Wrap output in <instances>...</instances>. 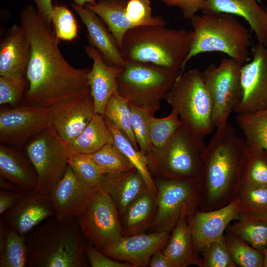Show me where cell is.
Wrapping results in <instances>:
<instances>
[{
  "label": "cell",
  "mask_w": 267,
  "mask_h": 267,
  "mask_svg": "<svg viewBox=\"0 0 267 267\" xmlns=\"http://www.w3.org/2000/svg\"><path fill=\"white\" fill-rule=\"evenodd\" d=\"M19 17L31 45L25 75L29 88L23 105L49 108L59 102L90 93L87 75L91 68H75L66 60L58 39L36 7L25 5Z\"/></svg>",
  "instance_id": "1"
},
{
  "label": "cell",
  "mask_w": 267,
  "mask_h": 267,
  "mask_svg": "<svg viewBox=\"0 0 267 267\" xmlns=\"http://www.w3.org/2000/svg\"><path fill=\"white\" fill-rule=\"evenodd\" d=\"M246 145L228 123L217 129L203 154L201 211L217 209L234 200Z\"/></svg>",
  "instance_id": "2"
},
{
  "label": "cell",
  "mask_w": 267,
  "mask_h": 267,
  "mask_svg": "<svg viewBox=\"0 0 267 267\" xmlns=\"http://www.w3.org/2000/svg\"><path fill=\"white\" fill-rule=\"evenodd\" d=\"M26 267H87L86 239L77 217L59 220L55 216L25 235Z\"/></svg>",
  "instance_id": "3"
},
{
  "label": "cell",
  "mask_w": 267,
  "mask_h": 267,
  "mask_svg": "<svg viewBox=\"0 0 267 267\" xmlns=\"http://www.w3.org/2000/svg\"><path fill=\"white\" fill-rule=\"evenodd\" d=\"M192 32L161 25L130 29L120 48L125 62L150 64L174 71L182 70L189 52Z\"/></svg>",
  "instance_id": "4"
},
{
  "label": "cell",
  "mask_w": 267,
  "mask_h": 267,
  "mask_svg": "<svg viewBox=\"0 0 267 267\" xmlns=\"http://www.w3.org/2000/svg\"><path fill=\"white\" fill-rule=\"evenodd\" d=\"M190 22L192 41L183 71L192 57L204 52H223L242 65L249 60L251 37L235 15L226 13L196 14Z\"/></svg>",
  "instance_id": "5"
},
{
  "label": "cell",
  "mask_w": 267,
  "mask_h": 267,
  "mask_svg": "<svg viewBox=\"0 0 267 267\" xmlns=\"http://www.w3.org/2000/svg\"><path fill=\"white\" fill-rule=\"evenodd\" d=\"M205 146L181 124L163 147L146 155L153 179H201Z\"/></svg>",
  "instance_id": "6"
},
{
  "label": "cell",
  "mask_w": 267,
  "mask_h": 267,
  "mask_svg": "<svg viewBox=\"0 0 267 267\" xmlns=\"http://www.w3.org/2000/svg\"><path fill=\"white\" fill-rule=\"evenodd\" d=\"M187 130L198 139L214 129L213 104L205 83L203 73L193 68L183 72L165 97Z\"/></svg>",
  "instance_id": "7"
},
{
  "label": "cell",
  "mask_w": 267,
  "mask_h": 267,
  "mask_svg": "<svg viewBox=\"0 0 267 267\" xmlns=\"http://www.w3.org/2000/svg\"><path fill=\"white\" fill-rule=\"evenodd\" d=\"M183 72L150 64L126 62L117 78L118 93L129 103L154 115Z\"/></svg>",
  "instance_id": "8"
},
{
  "label": "cell",
  "mask_w": 267,
  "mask_h": 267,
  "mask_svg": "<svg viewBox=\"0 0 267 267\" xmlns=\"http://www.w3.org/2000/svg\"><path fill=\"white\" fill-rule=\"evenodd\" d=\"M26 152L37 173L39 190L50 193L63 177L73 152L52 126L36 135L28 144Z\"/></svg>",
  "instance_id": "9"
},
{
  "label": "cell",
  "mask_w": 267,
  "mask_h": 267,
  "mask_svg": "<svg viewBox=\"0 0 267 267\" xmlns=\"http://www.w3.org/2000/svg\"><path fill=\"white\" fill-rule=\"evenodd\" d=\"M242 65L231 58H223L218 66L211 64L203 71L213 104L214 129L221 128L227 123L228 117L241 101Z\"/></svg>",
  "instance_id": "10"
},
{
  "label": "cell",
  "mask_w": 267,
  "mask_h": 267,
  "mask_svg": "<svg viewBox=\"0 0 267 267\" xmlns=\"http://www.w3.org/2000/svg\"><path fill=\"white\" fill-rule=\"evenodd\" d=\"M157 188V210L150 232H172L187 204L197 210L201 194V179H153Z\"/></svg>",
  "instance_id": "11"
},
{
  "label": "cell",
  "mask_w": 267,
  "mask_h": 267,
  "mask_svg": "<svg viewBox=\"0 0 267 267\" xmlns=\"http://www.w3.org/2000/svg\"><path fill=\"white\" fill-rule=\"evenodd\" d=\"M77 218L86 240L102 251L122 237L118 211L110 195L99 188L91 201Z\"/></svg>",
  "instance_id": "12"
},
{
  "label": "cell",
  "mask_w": 267,
  "mask_h": 267,
  "mask_svg": "<svg viewBox=\"0 0 267 267\" xmlns=\"http://www.w3.org/2000/svg\"><path fill=\"white\" fill-rule=\"evenodd\" d=\"M52 126L49 108L24 105L0 111V140L20 145Z\"/></svg>",
  "instance_id": "13"
},
{
  "label": "cell",
  "mask_w": 267,
  "mask_h": 267,
  "mask_svg": "<svg viewBox=\"0 0 267 267\" xmlns=\"http://www.w3.org/2000/svg\"><path fill=\"white\" fill-rule=\"evenodd\" d=\"M251 62L242 65V95L234 112L253 113L267 108V48L258 43L252 49Z\"/></svg>",
  "instance_id": "14"
},
{
  "label": "cell",
  "mask_w": 267,
  "mask_h": 267,
  "mask_svg": "<svg viewBox=\"0 0 267 267\" xmlns=\"http://www.w3.org/2000/svg\"><path fill=\"white\" fill-rule=\"evenodd\" d=\"M240 214L238 201L235 199L220 208L196 210L187 217L195 251L201 252L211 243L224 236V231L230 223Z\"/></svg>",
  "instance_id": "15"
},
{
  "label": "cell",
  "mask_w": 267,
  "mask_h": 267,
  "mask_svg": "<svg viewBox=\"0 0 267 267\" xmlns=\"http://www.w3.org/2000/svg\"><path fill=\"white\" fill-rule=\"evenodd\" d=\"M171 232L154 231L122 236L117 242L101 251L110 258L130 263L133 267L149 266L153 254L167 245Z\"/></svg>",
  "instance_id": "16"
},
{
  "label": "cell",
  "mask_w": 267,
  "mask_h": 267,
  "mask_svg": "<svg viewBox=\"0 0 267 267\" xmlns=\"http://www.w3.org/2000/svg\"><path fill=\"white\" fill-rule=\"evenodd\" d=\"M21 200L0 215V222L26 235L44 220L55 215L50 193L39 190L23 193Z\"/></svg>",
  "instance_id": "17"
},
{
  "label": "cell",
  "mask_w": 267,
  "mask_h": 267,
  "mask_svg": "<svg viewBox=\"0 0 267 267\" xmlns=\"http://www.w3.org/2000/svg\"><path fill=\"white\" fill-rule=\"evenodd\" d=\"M99 188L82 181L68 165L63 177L50 192L55 208V217L61 220L78 217L87 207Z\"/></svg>",
  "instance_id": "18"
},
{
  "label": "cell",
  "mask_w": 267,
  "mask_h": 267,
  "mask_svg": "<svg viewBox=\"0 0 267 267\" xmlns=\"http://www.w3.org/2000/svg\"><path fill=\"white\" fill-rule=\"evenodd\" d=\"M52 117V127L66 143L76 138L95 114L90 93L65 100L49 108Z\"/></svg>",
  "instance_id": "19"
},
{
  "label": "cell",
  "mask_w": 267,
  "mask_h": 267,
  "mask_svg": "<svg viewBox=\"0 0 267 267\" xmlns=\"http://www.w3.org/2000/svg\"><path fill=\"white\" fill-rule=\"evenodd\" d=\"M85 51L92 62L87 75L90 94L93 98L95 113L103 116L106 105L110 97L119 93L117 78L123 67L107 64L93 47L86 46Z\"/></svg>",
  "instance_id": "20"
},
{
  "label": "cell",
  "mask_w": 267,
  "mask_h": 267,
  "mask_svg": "<svg viewBox=\"0 0 267 267\" xmlns=\"http://www.w3.org/2000/svg\"><path fill=\"white\" fill-rule=\"evenodd\" d=\"M71 6L87 28L89 45L97 50L107 64L124 66L126 62L116 40L102 20L85 6L74 2Z\"/></svg>",
  "instance_id": "21"
},
{
  "label": "cell",
  "mask_w": 267,
  "mask_h": 267,
  "mask_svg": "<svg viewBox=\"0 0 267 267\" xmlns=\"http://www.w3.org/2000/svg\"><path fill=\"white\" fill-rule=\"evenodd\" d=\"M203 14L226 13L243 18L254 32L258 43L267 46V11L257 0H206Z\"/></svg>",
  "instance_id": "22"
},
{
  "label": "cell",
  "mask_w": 267,
  "mask_h": 267,
  "mask_svg": "<svg viewBox=\"0 0 267 267\" xmlns=\"http://www.w3.org/2000/svg\"><path fill=\"white\" fill-rule=\"evenodd\" d=\"M30 54L31 45L23 29L13 25L0 43V76L25 75Z\"/></svg>",
  "instance_id": "23"
},
{
  "label": "cell",
  "mask_w": 267,
  "mask_h": 267,
  "mask_svg": "<svg viewBox=\"0 0 267 267\" xmlns=\"http://www.w3.org/2000/svg\"><path fill=\"white\" fill-rule=\"evenodd\" d=\"M193 212L187 204L183 206L180 217L172 231L169 240L162 250L175 267L195 265L203 267L202 259L195 250L187 216Z\"/></svg>",
  "instance_id": "24"
},
{
  "label": "cell",
  "mask_w": 267,
  "mask_h": 267,
  "mask_svg": "<svg viewBox=\"0 0 267 267\" xmlns=\"http://www.w3.org/2000/svg\"><path fill=\"white\" fill-rule=\"evenodd\" d=\"M147 186L139 172L134 168L118 174H104L101 188L113 200L120 215Z\"/></svg>",
  "instance_id": "25"
},
{
  "label": "cell",
  "mask_w": 267,
  "mask_h": 267,
  "mask_svg": "<svg viewBox=\"0 0 267 267\" xmlns=\"http://www.w3.org/2000/svg\"><path fill=\"white\" fill-rule=\"evenodd\" d=\"M0 175L13 183L22 193L39 190L37 173L29 160L3 145L0 146Z\"/></svg>",
  "instance_id": "26"
},
{
  "label": "cell",
  "mask_w": 267,
  "mask_h": 267,
  "mask_svg": "<svg viewBox=\"0 0 267 267\" xmlns=\"http://www.w3.org/2000/svg\"><path fill=\"white\" fill-rule=\"evenodd\" d=\"M156 210V197L147 188L131 203L121 216L122 236L143 233L149 229L155 219Z\"/></svg>",
  "instance_id": "27"
},
{
  "label": "cell",
  "mask_w": 267,
  "mask_h": 267,
  "mask_svg": "<svg viewBox=\"0 0 267 267\" xmlns=\"http://www.w3.org/2000/svg\"><path fill=\"white\" fill-rule=\"evenodd\" d=\"M128 0H99L84 6L95 13L105 23L114 36L119 48L125 34L136 27L127 17L125 8Z\"/></svg>",
  "instance_id": "28"
},
{
  "label": "cell",
  "mask_w": 267,
  "mask_h": 267,
  "mask_svg": "<svg viewBox=\"0 0 267 267\" xmlns=\"http://www.w3.org/2000/svg\"><path fill=\"white\" fill-rule=\"evenodd\" d=\"M67 143L74 153L89 154L107 144L113 143V139L103 116L95 113L81 134Z\"/></svg>",
  "instance_id": "29"
},
{
  "label": "cell",
  "mask_w": 267,
  "mask_h": 267,
  "mask_svg": "<svg viewBox=\"0 0 267 267\" xmlns=\"http://www.w3.org/2000/svg\"><path fill=\"white\" fill-rule=\"evenodd\" d=\"M246 145L239 187H267V151L257 144Z\"/></svg>",
  "instance_id": "30"
},
{
  "label": "cell",
  "mask_w": 267,
  "mask_h": 267,
  "mask_svg": "<svg viewBox=\"0 0 267 267\" xmlns=\"http://www.w3.org/2000/svg\"><path fill=\"white\" fill-rule=\"evenodd\" d=\"M226 230L259 251L267 247V216L240 213Z\"/></svg>",
  "instance_id": "31"
},
{
  "label": "cell",
  "mask_w": 267,
  "mask_h": 267,
  "mask_svg": "<svg viewBox=\"0 0 267 267\" xmlns=\"http://www.w3.org/2000/svg\"><path fill=\"white\" fill-rule=\"evenodd\" d=\"M25 235L0 222V267H26Z\"/></svg>",
  "instance_id": "32"
},
{
  "label": "cell",
  "mask_w": 267,
  "mask_h": 267,
  "mask_svg": "<svg viewBox=\"0 0 267 267\" xmlns=\"http://www.w3.org/2000/svg\"><path fill=\"white\" fill-rule=\"evenodd\" d=\"M104 118L112 135L114 145L139 172L148 188L156 197L157 188L148 168L146 155L143 154L140 150L135 148L128 138L119 129L107 119Z\"/></svg>",
  "instance_id": "33"
},
{
  "label": "cell",
  "mask_w": 267,
  "mask_h": 267,
  "mask_svg": "<svg viewBox=\"0 0 267 267\" xmlns=\"http://www.w3.org/2000/svg\"><path fill=\"white\" fill-rule=\"evenodd\" d=\"M103 116L125 134L135 148L139 150L132 129L130 103L126 99L119 93L112 95L106 105Z\"/></svg>",
  "instance_id": "34"
},
{
  "label": "cell",
  "mask_w": 267,
  "mask_h": 267,
  "mask_svg": "<svg viewBox=\"0 0 267 267\" xmlns=\"http://www.w3.org/2000/svg\"><path fill=\"white\" fill-rule=\"evenodd\" d=\"M236 119L246 144H257L267 151V108L253 113L237 114Z\"/></svg>",
  "instance_id": "35"
},
{
  "label": "cell",
  "mask_w": 267,
  "mask_h": 267,
  "mask_svg": "<svg viewBox=\"0 0 267 267\" xmlns=\"http://www.w3.org/2000/svg\"><path fill=\"white\" fill-rule=\"evenodd\" d=\"M88 155L103 174H118L135 168L113 143L107 144Z\"/></svg>",
  "instance_id": "36"
},
{
  "label": "cell",
  "mask_w": 267,
  "mask_h": 267,
  "mask_svg": "<svg viewBox=\"0 0 267 267\" xmlns=\"http://www.w3.org/2000/svg\"><path fill=\"white\" fill-rule=\"evenodd\" d=\"M231 258L236 267H263L264 252L226 231L224 235Z\"/></svg>",
  "instance_id": "37"
},
{
  "label": "cell",
  "mask_w": 267,
  "mask_h": 267,
  "mask_svg": "<svg viewBox=\"0 0 267 267\" xmlns=\"http://www.w3.org/2000/svg\"><path fill=\"white\" fill-rule=\"evenodd\" d=\"M149 124L152 146L160 148L168 142L182 123L177 112L172 109L171 114L164 118H158L151 115Z\"/></svg>",
  "instance_id": "38"
},
{
  "label": "cell",
  "mask_w": 267,
  "mask_h": 267,
  "mask_svg": "<svg viewBox=\"0 0 267 267\" xmlns=\"http://www.w3.org/2000/svg\"><path fill=\"white\" fill-rule=\"evenodd\" d=\"M235 199L240 213L267 216V187H239Z\"/></svg>",
  "instance_id": "39"
},
{
  "label": "cell",
  "mask_w": 267,
  "mask_h": 267,
  "mask_svg": "<svg viewBox=\"0 0 267 267\" xmlns=\"http://www.w3.org/2000/svg\"><path fill=\"white\" fill-rule=\"evenodd\" d=\"M68 165L84 182L92 187L101 188L104 174L89 155L73 152Z\"/></svg>",
  "instance_id": "40"
},
{
  "label": "cell",
  "mask_w": 267,
  "mask_h": 267,
  "mask_svg": "<svg viewBox=\"0 0 267 267\" xmlns=\"http://www.w3.org/2000/svg\"><path fill=\"white\" fill-rule=\"evenodd\" d=\"M51 23L58 39L72 41L78 35L79 27L72 11L63 5H53Z\"/></svg>",
  "instance_id": "41"
},
{
  "label": "cell",
  "mask_w": 267,
  "mask_h": 267,
  "mask_svg": "<svg viewBox=\"0 0 267 267\" xmlns=\"http://www.w3.org/2000/svg\"><path fill=\"white\" fill-rule=\"evenodd\" d=\"M29 88L26 75L0 76V104L16 107L24 100Z\"/></svg>",
  "instance_id": "42"
},
{
  "label": "cell",
  "mask_w": 267,
  "mask_h": 267,
  "mask_svg": "<svg viewBox=\"0 0 267 267\" xmlns=\"http://www.w3.org/2000/svg\"><path fill=\"white\" fill-rule=\"evenodd\" d=\"M125 12L128 18L136 26L166 25L162 16L152 15L150 0H128Z\"/></svg>",
  "instance_id": "43"
},
{
  "label": "cell",
  "mask_w": 267,
  "mask_h": 267,
  "mask_svg": "<svg viewBox=\"0 0 267 267\" xmlns=\"http://www.w3.org/2000/svg\"><path fill=\"white\" fill-rule=\"evenodd\" d=\"M132 118V129L140 151L145 155L152 150L150 140L149 111L130 103Z\"/></svg>",
  "instance_id": "44"
},
{
  "label": "cell",
  "mask_w": 267,
  "mask_h": 267,
  "mask_svg": "<svg viewBox=\"0 0 267 267\" xmlns=\"http://www.w3.org/2000/svg\"><path fill=\"white\" fill-rule=\"evenodd\" d=\"M203 267H235L224 236L205 247L201 252Z\"/></svg>",
  "instance_id": "45"
},
{
  "label": "cell",
  "mask_w": 267,
  "mask_h": 267,
  "mask_svg": "<svg viewBox=\"0 0 267 267\" xmlns=\"http://www.w3.org/2000/svg\"><path fill=\"white\" fill-rule=\"evenodd\" d=\"M85 254L92 267H133L129 263L114 260L96 249L92 244L86 241Z\"/></svg>",
  "instance_id": "46"
},
{
  "label": "cell",
  "mask_w": 267,
  "mask_h": 267,
  "mask_svg": "<svg viewBox=\"0 0 267 267\" xmlns=\"http://www.w3.org/2000/svg\"><path fill=\"white\" fill-rule=\"evenodd\" d=\"M168 6H175L182 11L184 18L191 20L200 10H202L206 0H160Z\"/></svg>",
  "instance_id": "47"
},
{
  "label": "cell",
  "mask_w": 267,
  "mask_h": 267,
  "mask_svg": "<svg viewBox=\"0 0 267 267\" xmlns=\"http://www.w3.org/2000/svg\"><path fill=\"white\" fill-rule=\"evenodd\" d=\"M24 193L0 189V215L17 204Z\"/></svg>",
  "instance_id": "48"
},
{
  "label": "cell",
  "mask_w": 267,
  "mask_h": 267,
  "mask_svg": "<svg viewBox=\"0 0 267 267\" xmlns=\"http://www.w3.org/2000/svg\"><path fill=\"white\" fill-rule=\"evenodd\" d=\"M44 22L49 27L51 23L52 11L53 5L52 0H32Z\"/></svg>",
  "instance_id": "49"
},
{
  "label": "cell",
  "mask_w": 267,
  "mask_h": 267,
  "mask_svg": "<svg viewBox=\"0 0 267 267\" xmlns=\"http://www.w3.org/2000/svg\"><path fill=\"white\" fill-rule=\"evenodd\" d=\"M150 267H175L171 260L163 253L162 250L155 252L149 262Z\"/></svg>",
  "instance_id": "50"
},
{
  "label": "cell",
  "mask_w": 267,
  "mask_h": 267,
  "mask_svg": "<svg viewBox=\"0 0 267 267\" xmlns=\"http://www.w3.org/2000/svg\"><path fill=\"white\" fill-rule=\"evenodd\" d=\"M0 189L21 192L13 183L1 177H0Z\"/></svg>",
  "instance_id": "51"
},
{
  "label": "cell",
  "mask_w": 267,
  "mask_h": 267,
  "mask_svg": "<svg viewBox=\"0 0 267 267\" xmlns=\"http://www.w3.org/2000/svg\"><path fill=\"white\" fill-rule=\"evenodd\" d=\"M73 1L74 3L80 5H85L88 3H95L96 1L93 0H72Z\"/></svg>",
  "instance_id": "52"
},
{
  "label": "cell",
  "mask_w": 267,
  "mask_h": 267,
  "mask_svg": "<svg viewBox=\"0 0 267 267\" xmlns=\"http://www.w3.org/2000/svg\"><path fill=\"white\" fill-rule=\"evenodd\" d=\"M263 267H267V247L264 251Z\"/></svg>",
  "instance_id": "53"
},
{
  "label": "cell",
  "mask_w": 267,
  "mask_h": 267,
  "mask_svg": "<svg viewBox=\"0 0 267 267\" xmlns=\"http://www.w3.org/2000/svg\"><path fill=\"white\" fill-rule=\"evenodd\" d=\"M93 0L95 1V0Z\"/></svg>",
  "instance_id": "54"
}]
</instances>
